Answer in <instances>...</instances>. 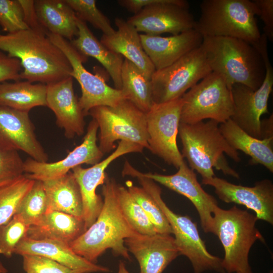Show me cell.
Wrapping results in <instances>:
<instances>
[{
    "label": "cell",
    "instance_id": "cb8c5ba5",
    "mask_svg": "<svg viewBox=\"0 0 273 273\" xmlns=\"http://www.w3.org/2000/svg\"><path fill=\"white\" fill-rule=\"evenodd\" d=\"M115 24L117 30L111 35L103 34L100 41L109 50L133 63L151 79L156 70L143 48L139 32L122 18H116Z\"/></svg>",
    "mask_w": 273,
    "mask_h": 273
},
{
    "label": "cell",
    "instance_id": "d6986e66",
    "mask_svg": "<svg viewBox=\"0 0 273 273\" xmlns=\"http://www.w3.org/2000/svg\"><path fill=\"white\" fill-rule=\"evenodd\" d=\"M0 148L22 151L31 158L47 162L48 155L38 140L29 112L0 106Z\"/></svg>",
    "mask_w": 273,
    "mask_h": 273
},
{
    "label": "cell",
    "instance_id": "603a6c76",
    "mask_svg": "<svg viewBox=\"0 0 273 273\" xmlns=\"http://www.w3.org/2000/svg\"><path fill=\"white\" fill-rule=\"evenodd\" d=\"M14 254L21 256H42L71 269L82 270L85 273L110 271L109 268L92 263L76 254L68 244L54 240H34L26 236L16 247Z\"/></svg>",
    "mask_w": 273,
    "mask_h": 273
},
{
    "label": "cell",
    "instance_id": "4dcf8cb0",
    "mask_svg": "<svg viewBox=\"0 0 273 273\" xmlns=\"http://www.w3.org/2000/svg\"><path fill=\"white\" fill-rule=\"evenodd\" d=\"M121 90L140 110L147 113L154 104L151 79L124 59L121 72Z\"/></svg>",
    "mask_w": 273,
    "mask_h": 273
},
{
    "label": "cell",
    "instance_id": "7c38bea8",
    "mask_svg": "<svg viewBox=\"0 0 273 273\" xmlns=\"http://www.w3.org/2000/svg\"><path fill=\"white\" fill-rule=\"evenodd\" d=\"M48 36L68 58L72 67L71 77L80 84L81 96L79 105L85 116L96 107H115L122 101L128 99L121 90L112 87L100 75L93 74L83 65L87 57L80 54L71 42L60 36L48 33Z\"/></svg>",
    "mask_w": 273,
    "mask_h": 273
},
{
    "label": "cell",
    "instance_id": "5b68a950",
    "mask_svg": "<svg viewBox=\"0 0 273 273\" xmlns=\"http://www.w3.org/2000/svg\"><path fill=\"white\" fill-rule=\"evenodd\" d=\"M214 235L224 251L222 266L226 273H253L249 254L257 240L264 239L256 226V216L236 206L223 209L217 206L213 211Z\"/></svg>",
    "mask_w": 273,
    "mask_h": 273
},
{
    "label": "cell",
    "instance_id": "83f0119b",
    "mask_svg": "<svg viewBox=\"0 0 273 273\" xmlns=\"http://www.w3.org/2000/svg\"><path fill=\"white\" fill-rule=\"evenodd\" d=\"M48 211H57L83 220L82 198L79 185L70 171L64 175L42 181Z\"/></svg>",
    "mask_w": 273,
    "mask_h": 273
},
{
    "label": "cell",
    "instance_id": "1f68e13d",
    "mask_svg": "<svg viewBox=\"0 0 273 273\" xmlns=\"http://www.w3.org/2000/svg\"><path fill=\"white\" fill-rule=\"evenodd\" d=\"M35 180L25 174L0 185V226L16 214L25 196L32 187Z\"/></svg>",
    "mask_w": 273,
    "mask_h": 273
},
{
    "label": "cell",
    "instance_id": "ffe728a7",
    "mask_svg": "<svg viewBox=\"0 0 273 273\" xmlns=\"http://www.w3.org/2000/svg\"><path fill=\"white\" fill-rule=\"evenodd\" d=\"M124 244L137 260L140 273H162L180 255L171 235L139 234L125 239Z\"/></svg>",
    "mask_w": 273,
    "mask_h": 273
},
{
    "label": "cell",
    "instance_id": "c3c4849f",
    "mask_svg": "<svg viewBox=\"0 0 273 273\" xmlns=\"http://www.w3.org/2000/svg\"></svg>",
    "mask_w": 273,
    "mask_h": 273
},
{
    "label": "cell",
    "instance_id": "ab89813d",
    "mask_svg": "<svg viewBox=\"0 0 273 273\" xmlns=\"http://www.w3.org/2000/svg\"><path fill=\"white\" fill-rule=\"evenodd\" d=\"M24 161L18 151L0 148V185L24 174Z\"/></svg>",
    "mask_w": 273,
    "mask_h": 273
},
{
    "label": "cell",
    "instance_id": "4fadbf2b",
    "mask_svg": "<svg viewBox=\"0 0 273 273\" xmlns=\"http://www.w3.org/2000/svg\"><path fill=\"white\" fill-rule=\"evenodd\" d=\"M181 105V97L154 104L146 113L149 150L177 168L184 162L176 142Z\"/></svg>",
    "mask_w": 273,
    "mask_h": 273
},
{
    "label": "cell",
    "instance_id": "f1b7e54d",
    "mask_svg": "<svg viewBox=\"0 0 273 273\" xmlns=\"http://www.w3.org/2000/svg\"><path fill=\"white\" fill-rule=\"evenodd\" d=\"M34 7L38 20L49 33L71 41L76 37V16L64 0H36Z\"/></svg>",
    "mask_w": 273,
    "mask_h": 273
},
{
    "label": "cell",
    "instance_id": "d4e9b609",
    "mask_svg": "<svg viewBox=\"0 0 273 273\" xmlns=\"http://www.w3.org/2000/svg\"><path fill=\"white\" fill-rule=\"evenodd\" d=\"M78 33L70 41L73 47L82 55L96 59L105 68L111 77L115 88L121 90V72L124 58L107 48L87 26L86 22L76 17Z\"/></svg>",
    "mask_w": 273,
    "mask_h": 273
},
{
    "label": "cell",
    "instance_id": "5bb4252c",
    "mask_svg": "<svg viewBox=\"0 0 273 273\" xmlns=\"http://www.w3.org/2000/svg\"><path fill=\"white\" fill-rule=\"evenodd\" d=\"M126 21L139 32L152 35L165 33L175 35L194 29L196 20L187 1L158 0Z\"/></svg>",
    "mask_w": 273,
    "mask_h": 273
},
{
    "label": "cell",
    "instance_id": "bcb514c9",
    "mask_svg": "<svg viewBox=\"0 0 273 273\" xmlns=\"http://www.w3.org/2000/svg\"><path fill=\"white\" fill-rule=\"evenodd\" d=\"M8 271L7 268L4 265L0 260V273H7Z\"/></svg>",
    "mask_w": 273,
    "mask_h": 273
},
{
    "label": "cell",
    "instance_id": "d6a6232c",
    "mask_svg": "<svg viewBox=\"0 0 273 273\" xmlns=\"http://www.w3.org/2000/svg\"><path fill=\"white\" fill-rule=\"evenodd\" d=\"M117 194L123 215L136 232L145 235L157 234L141 206L126 188L117 185Z\"/></svg>",
    "mask_w": 273,
    "mask_h": 273
},
{
    "label": "cell",
    "instance_id": "836d02e7",
    "mask_svg": "<svg viewBox=\"0 0 273 273\" xmlns=\"http://www.w3.org/2000/svg\"><path fill=\"white\" fill-rule=\"evenodd\" d=\"M47 199L43 183L35 180L16 213L29 226L37 224L47 212Z\"/></svg>",
    "mask_w": 273,
    "mask_h": 273
},
{
    "label": "cell",
    "instance_id": "52a82bcc",
    "mask_svg": "<svg viewBox=\"0 0 273 273\" xmlns=\"http://www.w3.org/2000/svg\"><path fill=\"white\" fill-rule=\"evenodd\" d=\"M130 175L137 178L142 187L162 211L171 228L180 255L185 256L190 261L193 273H203L208 270L226 273L222 266V258L211 254L207 250L196 223L187 215L173 212L163 200L161 189L154 180L145 177L135 168L130 171Z\"/></svg>",
    "mask_w": 273,
    "mask_h": 273
},
{
    "label": "cell",
    "instance_id": "d590c367",
    "mask_svg": "<svg viewBox=\"0 0 273 273\" xmlns=\"http://www.w3.org/2000/svg\"><path fill=\"white\" fill-rule=\"evenodd\" d=\"M74 11L76 17L95 28L100 30L103 34L111 35L115 30L109 18L97 7L95 0H64Z\"/></svg>",
    "mask_w": 273,
    "mask_h": 273
},
{
    "label": "cell",
    "instance_id": "ba28073f",
    "mask_svg": "<svg viewBox=\"0 0 273 273\" xmlns=\"http://www.w3.org/2000/svg\"><path fill=\"white\" fill-rule=\"evenodd\" d=\"M88 115L98 124V146L104 154L114 149L118 140L132 142L149 149L146 113L130 100H124L115 107H94Z\"/></svg>",
    "mask_w": 273,
    "mask_h": 273
},
{
    "label": "cell",
    "instance_id": "ac0fdd59",
    "mask_svg": "<svg viewBox=\"0 0 273 273\" xmlns=\"http://www.w3.org/2000/svg\"><path fill=\"white\" fill-rule=\"evenodd\" d=\"M172 175L142 173L143 176L181 194L193 203L199 214L201 227L206 233L214 234L213 211L218 206L216 199L205 192L196 173L184 161Z\"/></svg>",
    "mask_w": 273,
    "mask_h": 273
},
{
    "label": "cell",
    "instance_id": "6da1fadb",
    "mask_svg": "<svg viewBox=\"0 0 273 273\" xmlns=\"http://www.w3.org/2000/svg\"><path fill=\"white\" fill-rule=\"evenodd\" d=\"M0 51L20 61L21 79L49 84L71 77L68 58L43 33L29 28L1 35Z\"/></svg>",
    "mask_w": 273,
    "mask_h": 273
},
{
    "label": "cell",
    "instance_id": "277c9868",
    "mask_svg": "<svg viewBox=\"0 0 273 273\" xmlns=\"http://www.w3.org/2000/svg\"><path fill=\"white\" fill-rule=\"evenodd\" d=\"M218 124L213 120L191 124L180 123L178 133L183 145L182 156L202 179L214 176L213 168L239 178V174L229 166L223 154L238 162L239 153L227 142Z\"/></svg>",
    "mask_w": 273,
    "mask_h": 273
},
{
    "label": "cell",
    "instance_id": "7a4b0ae2",
    "mask_svg": "<svg viewBox=\"0 0 273 273\" xmlns=\"http://www.w3.org/2000/svg\"><path fill=\"white\" fill-rule=\"evenodd\" d=\"M117 187L115 180L107 176L102 186L104 201L99 216L90 227L69 244L76 254L93 263H97L98 258L108 249L114 255L131 260L124 240L139 233L121 211Z\"/></svg>",
    "mask_w": 273,
    "mask_h": 273
},
{
    "label": "cell",
    "instance_id": "7bdbcfd3",
    "mask_svg": "<svg viewBox=\"0 0 273 273\" xmlns=\"http://www.w3.org/2000/svg\"><path fill=\"white\" fill-rule=\"evenodd\" d=\"M19 1L23 9L24 21L29 28L48 35L49 33L38 20L34 7V1Z\"/></svg>",
    "mask_w": 273,
    "mask_h": 273
},
{
    "label": "cell",
    "instance_id": "60d3db41",
    "mask_svg": "<svg viewBox=\"0 0 273 273\" xmlns=\"http://www.w3.org/2000/svg\"><path fill=\"white\" fill-rule=\"evenodd\" d=\"M20 61L0 51V83L7 80L19 81L22 72Z\"/></svg>",
    "mask_w": 273,
    "mask_h": 273
},
{
    "label": "cell",
    "instance_id": "9c48e42d",
    "mask_svg": "<svg viewBox=\"0 0 273 273\" xmlns=\"http://www.w3.org/2000/svg\"><path fill=\"white\" fill-rule=\"evenodd\" d=\"M180 123L193 124L204 119L222 123L234 112L230 89L224 77L212 72L181 97Z\"/></svg>",
    "mask_w": 273,
    "mask_h": 273
},
{
    "label": "cell",
    "instance_id": "8992f818",
    "mask_svg": "<svg viewBox=\"0 0 273 273\" xmlns=\"http://www.w3.org/2000/svg\"><path fill=\"white\" fill-rule=\"evenodd\" d=\"M200 9L194 29L202 36L236 38L251 44L259 40L261 34L253 1L203 0Z\"/></svg>",
    "mask_w": 273,
    "mask_h": 273
},
{
    "label": "cell",
    "instance_id": "f546056e",
    "mask_svg": "<svg viewBox=\"0 0 273 273\" xmlns=\"http://www.w3.org/2000/svg\"><path fill=\"white\" fill-rule=\"evenodd\" d=\"M47 84L28 81L0 83V106L29 112L38 106H47Z\"/></svg>",
    "mask_w": 273,
    "mask_h": 273
},
{
    "label": "cell",
    "instance_id": "44dd1931",
    "mask_svg": "<svg viewBox=\"0 0 273 273\" xmlns=\"http://www.w3.org/2000/svg\"><path fill=\"white\" fill-rule=\"evenodd\" d=\"M47 85V106L55 114L57 125L64 130L68 139L82 135L85 115L74 93L73 77Z\"/></svg>",
    "mask_w": 273,
    "mask_h": 273
},
{
    "label": "cell",
    "instance_id": "2e32d148",
    "mask_svg": "<svg viewBox=\"0 0 273 273\" xmlns=\"http://www.w3.org/2000/svg\"><path fill=\"white\" fill-rule=\"evenodd\" d=\"M98 129L97 122L93 119L88 125L81 144L63 159L49 163L28 158L24 161L26 175L33 180L44 181L64 175L73 168L83 164L94 165L98 163L104 155L97 143Z\"/></svg>",
    "mask_w": 273,
    "mask_h": 273
},
{
    "label": "cell",
    "instance_id": "74e56055",
    "mask_svg": "<svg viewBox=\"0 0 273 273\" xmlns=\"http://www.w3.org/2000/svg\"><path fill=\"white\" fill-rule=\"evenodd\" d=\"M0 26L8 33L29 29L19 0H0Z\"/></svg>",
    "mask_w": 273,
    "mask_h": 273
},
{
    "label": "cell",
    "instance_id": "30bf717a",
    "mask_svg": "<svg viewBox=\"0 0 273 273\" xmlns=\"http://www.w3.org/2000/svg\"><path fill=\"white\" fill-rule=\"evenodd\" d=\"M261 35L254 46L263 60L265 75L258 88L253 90L241 84H234L231 89L234 112L231 119L249 135L263 139L261 116L268 113V101L273 87V68L267 51V39Z\"/></svg>",
    "mask_w": 273,
    "mask_h": 273
},
{
    "label": "cell",
    "instance_id": "7dc6e473",
    "mask_svg": "<svg viewBox=\"0 0 273 273\" xmlns=\"http://www.w3.org/2000/svg\"><path fill=\"white\" fill-rule=\"evenodd\" d=\"M1 35V34H0V36Z\"/></svg>",
    "mask_w": 273,
    "mask_h": 273
},
{
    "label": "cell",
    "instance_id": "3957f363",
    "mask_svg": "<svg viewBox=\"0 0 273 273\" xmlns=\"http://www.w3.org/2000/svg\"><path fill=\"white\" fill-rule=\"evenodd\" d=\"M200 47L212 71L223 76L230 89L241 84L256 90L262 83L265 65L254 46L236 38L203 36Z\"/></svg>",
    "mask_w": 273,
    "mask_h": 273
},
{
    "label": "cell",
    "instance_id": "484cf974",
    "mask_svg": "<svg viewBox=\"0 0 273 273\" xmlns=\"http://www.w3.org/2000/svg\"><path fill=\"white\" fill-rule=\"evenodd\" d=\"M220 131L235 150L250 158L251 164H260L273 172V138H255L242 129L230 118L219 125Z\"/></svg>",
    "mask_w": 273,
    "mask_h": 273
},
{
    "label": "cell",
    "instance_id": "e0dca14e",
    "mask_svg": "<svg viewBox=\"0 0 273 273\" xmlns=\"http://www.w3.org/2000/svg\"><path fill=\"white\" fill-rule=\"evenodd\" d=\"M202 184L212 187L219 199L226 203H234L253 211L258 219L273 224V184L264 179L253 187L236 185L215 175L202 179Z\"/></svg>",
    "mask_w": 273,
    "mask_h": 273
},
{
    "label": "cell",
    "instance_id": "f6af8a7d",
    "mask_svg": "<svg viewBox=\"0 0 273 273\" xmlns=\"http://www.w3.org/2000/svg\"><path fill=\"white\" fill-rule=\"evenodd\" d=\"M118 273H130L126 269L124 262L122 260L119 261Z\"/></svg>",
    "mask_w": 273,
    "mask_h": 273
},
{
    "label": "cell",
    "instance_id": "8d00e7d4",
    "mask_svg": "<svg viewBox=\"0 0 273 273\" xmlns=\"http://www.w3.org/2000/svg\"><path fill=\"white\" fill-rule=\"evenodd\" d=\"M18 214L0 226V254L10 258L20 242L27 236L29 228Z\"/></svg>",
    "mask_w": 273,
    "mask_h": 273
},
{
    "label": "cell",
    "instance_id": "f35d334b",
    "mask_svg": "<svg viewBox=\"0 0 273 273\" xmlns=\"http://www.w3.org/2000/svg\"><path fill=\"white\" fill-rule=\"evenodd\" d=\"M22 256L23 268L26 273H85L42 256L26 254Z\"/></svg>",
    "mask_w": 273,
    "mask_h": 273
},
{
    "label": "cell",
    "instance_id": "e575fe53",
    "mask_svg": "<svg viewBox=\"0 0 273 273\" xmlns=\"http://www.w3.org/2000/svg\"><path fill=\"white\" fill-rule=\"evenodd\" d=\"M127 189L141 206L157 233L171 235V228L162 211L153 198L141 187L134 186L130 180L126 182Z\"/></svg>",
    "mask_w": 273,
    "mask_h": 273
},
{
    "label": "cell",
    "instance_id": "b9f144b4",
    "mask_svg": "<svg viewBox=\"0 0 273 273\" xmlns=\"http://www.w3.org/2000/svg\"><path fill=\"white\" fill-rule=\"evenodd\" d=\"M256 15L264 23V34L267 39L273 40V0H254Z\"/></svg>",
    "mask_w": 273,
    "mask_h": 273
},
{
    "label": "cell",
    "instance_id": "9a60e30c",
    "mask_svg": "<svg viewBox=\"0 0 273 273\" xmlns=\"http://www.w3.org/2000/svg\"><path fill=\"white\" fill-rule=\"evenodd\" d=\"M144 148L132 142L120 141L115 151L104 160L89 168L78 166L71 170L80 190L84 231L96 221L102 210L103 201L96 190L105 183L107 167L118 157L130 153H142Z\"/></svg>",
    "mask_w": 273,
    "mask_h": 273
},
{
    "label": "cell",
    "instance_id": "4316f807",
    "mask_svg": "<svg viewBox=\"0 0 273 273\" xmlns=\"http://www.w3.org/2000/svg\"><path fill=\"white\" fill-rule=\"evenodd\" d=\"M84 232L82 219L57 211H48L40 221L29 226L27 237L54 240L69 244Z\"/></svg>",
    "mask_w": 273,
    "mask_h": 273
},
{
    "label": "cell",
    "instance_id": "ee69618b",
    "mask_svg": "<svg viewBox=\"0 0 273 273\" xmlns=\"http://www.w3.org/2000/svg\"><path fill=\"white\" fill-rule=\"evenodd\" d=\"M263 138H273V116L272 114L267 119L261 120Z\"/></svg>",
    "mask_w": 273,
    "mask_h": 273
},
{
    "label": "cell",
    "instance_id": "7402d4cb",
    "mask_svg": "<svg viewBox=\"0 0 273 273\" xmlns=\"http://www.w3.org/2000/svg\"><path fill=\"white\" fill-rule=\"evenodd\" d=\"M143 48L155 70L173 64L191 51L199 48L203 36L194 29L169 36L141 34Z\"/></svg>",
    "mask_w": 273,
    "mask_h": 273
},
{
    "label": "cell",
    "instance_id": "8fae6325",
    "mask_svg": "<svg viewBox=\"0 0 273 273\" xmlns=\"http://www.w3.org/2000/svg\"><path fill=\"white\" fill-rule=\"evenodd\" d=\"M212 72L201 47L191 51L170 65L154 72L151 78L154 104L181 98Z\"/></svg>",
    "mask_w": 273,
    "mask_h": 273
}]
</instances>
